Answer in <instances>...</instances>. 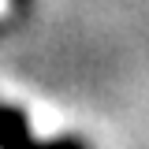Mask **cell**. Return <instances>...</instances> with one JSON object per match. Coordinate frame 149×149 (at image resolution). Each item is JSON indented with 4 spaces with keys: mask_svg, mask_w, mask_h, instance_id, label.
Returning a JSON list of instances; mask_svg holds the SVG:
<instances>
[{
    "mask_svg": "<svg viewBox=\"0 0 149 149\" xmlns=\"http://www.w3.org/2000/svg\"><path fill=\"white\" fill-rule=\"evenodd\" d=\"M0 149H90L82 138H49L41 142L30 134L26 112L0 101Z\"/></svg>",
    "mask_w": 149,
    "mask_h": 149,
    "instance_id": "cell-1",
    "label": "cell"
}]
</instances>
